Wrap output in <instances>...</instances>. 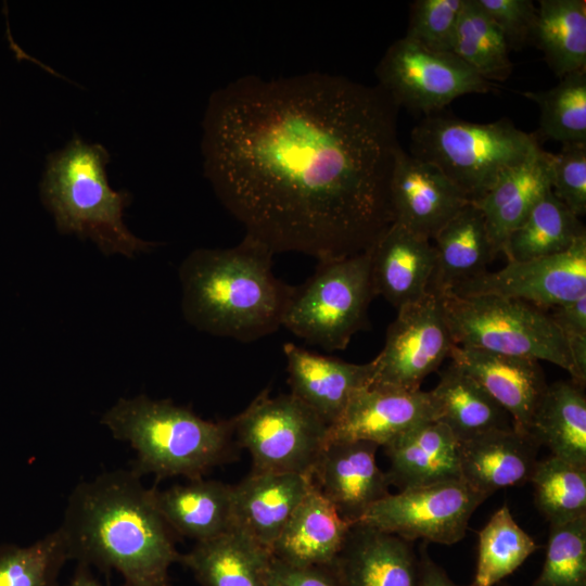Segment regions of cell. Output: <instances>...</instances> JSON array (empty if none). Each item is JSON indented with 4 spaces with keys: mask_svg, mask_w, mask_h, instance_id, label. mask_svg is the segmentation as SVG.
Returning <instances> with one entry per match:
<instances>
[{
    "mask_svg": "<svg viewBox=\"0 0 586 586\" xmlns=\"http://www.w3.org/2000/svg\"><path fill=\"white\" fill-rule=\"evenodd\" d=\"M549 183L552 194L575 216L586 214V143L562 144L548 155Z\"/></svg>",
    "mask_w": 586,
    "mask_h": 586,
    "instance_id": "obj_40",
    "label": "cell"
},
{
    "mask_svg": "<svg viewBox=\"0 0 586 586\" xmlns=\"http://www.w3.org/2000/svg\"><path fill=\"white\" fill-rule=\"evenodd\" d=\"M69 559L60 527L26 547L2 545L0 586H59L60 570Z\"/></svg>",
    "mask_w": 586,
    "mask_h": 586,
    "instance_id": "obj_37",
    "label": "cell"
},
{
    "mask_svg": "<svg viewBox=\"0 0 586 586\" xmlns=\"http://www.w3.org/2000/svg\"><path fill=\"white\" fill-rule=\"evenodd\" d=\"M233 420V433L247 449L255 472H288L310 477L328 444L329 425L291 393H260Z\"/></svg>",
    "mask_w": 586,
    "mask_h": 586,
    "instance_id": "obj_9",
    "label": "cell"
},
{
    "mask_svg": "<svg viewBox=\"0 0 586 586\" xmlns=\"http://www.w3.org/2000/svg\"><path fill=\"white\" fill-rule=\"evenodd\" d=\"M155 505L176 535L198 542L214 538L232 525V485L191 480L165 491L154 488Z\"/></svg>",
    "mask_w": 586,
    "mask_h": 586,
    "instance_id": "obj_28",
    "label": "cell"
},
{
    "mask_svg": "<svg viewBox=\"0 0 586 586\" xmlns=\"http://www.w3.org/2000/svg\"><path fill=\"white\" fill-rule=\"evenodd\" d=\"M563 334L571 356L575 360L586 358V296L547 310Z\"/></svg>",
    "mask_w": 586,
    "mask_h": 586,
    "instance_id": "obj_43",
    "label": "cell"
},
{
    "mask_svg": "<svg viewBox=\"0 0 586 586\" xmlns=\"http://www.w3.org/2000/svg\"><path fill=\"white\" fill-rule=\"evenodd\" d=\"M411 155L441 170L470 200H481L498 178L540 149L534 133L509 119L473 123L428 115L411 131Z\"/></svg>",
    "mask_w": 586,
    "mask_h": 586,
    "instance_id": "obj_6",
    "label": "cell"
},
{
    "mask_svg": "<svg viewBox=\"0 0 586 586\" xmlns=\"http://www.w3.org/2000/svg\"><path fill=\"white\" fill-rule=\"evenodd\" d=\"M430 393L437 411L436 421L447 425L459 442L513 428L505 409L451 361L440 373L438 383Z\"/></svg>",
    "mask_w": 586,
    "mask_h": 586,
    "instance_id": "obj_29",
    "label": "cell"
},
{
    "mask_svg": "<svg viewBox=\"0 0 586 586\" xmlns=\"http://www.w3.org/2000/svg\"><path fill=\"white\" fill-rule=\"evenodd\" d=\"M270 551L231 526L180 556L202 586H266Z\"/></svg>",
    "mask_w": 586,
    "mask_h": 586,
    "instance_id": "obj_27",
    "label": "cell"
},
{
    "mask_svg": "<svg viewBox=\"0 0 586 586\" xmlns=\"http://www.w3.org/2000/svg\"><path fill=\"white\" fill-rule=\"evenodd\" d=\"M275 254L244 235L227 249H196L179 267L184 319L202 332L242 343L276 332L295 286L272 271Z\"/></svg>",
    "mask_w": 586,
    "mask_h": 586,
    "instance_id": "obj_3",
    "label": "cell"
},
{
    "mask_svg": "<svg viewBox=\"0 0 586 586\" xmlns=\"http://www.w3.org/2000/svg\"><path fill=\"white\" fill-rule=\"evenodd\" d=\"M455 345L549 361L574 375L568 343L547 311L494 295H436Z\"/></svg>",
    "mask_w": 586,
    "mask_h": 586,
    "instance_id": "obj_7",
    "label": "cell"
},
{
    "mask_svg": "<svg viewBox=\"0 0 586 586\" xmlns=\"http://www.w3.org/2000/svg\"><path fill=\"white\" fill-rule=\"evenodd\" d=\"M307 475L255 472L232 486V522L267 550L311 489Z\"/></svg>",
    "mask_w": 586,
    "mask_h": 586,
    "instance_id": "obj_22",
    "label": "cell"
},
{
    "mask_svg": "<svg viewBox=\"0 0 586 586\" xmlns=\"http://www.w3.org/2000/svg\"><path fill=\"white\" fill-rule=\"evenodd\" d=\"M446 293L512 298L545 311L576 301L586 296V237L559 254L509 260L504 268L485 271Z\"/></svg>",
    "mask_w": 586,
    "mask_h": 586,
    "instance_id": "obj_13",
    "label": "cell"
},
{
    "mask_svg": "<svg viewBox=\"0 0 586 586\" xmlns=\"http://www.w3.org/2000/svg\"><path fill=\"white\" fill-rule=\"evenodd\" d=\"M460 442L440 421L419 425L384 446L390 485L399 489L461 480Z\"/></svg>",
    "mask_w": 586,
    "mask_h": 586,
    "instance_id": "obj_23",
    "label": "cell"
},
{
    "mask_svg": "<svg viewBox=\"0 0 586 586\" xmlns=\"http://www.w3.org/2000/svg\"><path fill=\"white\" fill-rule=\"evenodd\" d=\"M398 110L379 86L344 76L240 77L208 100L205 177L273 254L367 252L393 222Z\"/></svg>",
    "mask_w": 586,
    "mask_h": 586,
    "instance_id": "obj_1",
    "label": "cell"
},
{
    "mask_svg": "<svg viewBox=\"0 0 586 586\" xmlns=\"http://www.w3.org/2000/svg\"><path fill=\"white\" fill-rule=\"evenodd\" d=\"M496 586H508V585H504V584L499 583Z\"/></svg>",
    "mask_w": 586,
    "mask_h": 586,
    "instance_id": "obj_46",
    "label": "cell"
},
{
    "mask_svg": "<svg viewBox=\"0 0 586 586\" xmlns=\"http://www.w3.org/2000/svg\"><path fill=\"white\" fill-rule=\"evenodd\" d=\"M530 482L535 505L549 524L586 515V468L550 455L537 461Z\"/></svg>",
    "mask_w": 586,
    "mask_h": 586,
    "instance_id": "obj_36",
    "label": "cell"
},
{
    "mask_svg": "<svg viewBox=\"0 0 586 586\" xmlns=\"http://www.w3.org/2000/svg\"><path fill=\"white\" fill-rule=\"evenodd\" d=\"M530 434L551 455L586 468V396L572 380L547 386L534 413Z\"/></svg>",
    "mask_w": 586,
    "mask_h": 586,
    "instance_id": "obj_30",
    "label": "cell"
},
{
    "mask_svg": "<svg viewBox=\"0 0 586 586\" xmlns=\"http://www.w3.org/2000/svg\"><path fill=\"white\" fill-rule=\"evenodd\" d=\"M418 562L412 542L357 522L330 566L344 586H416Z\"/></svg>",
    "mask_w": 586,
    "mask_h": 586,
    "instance_id": "obj_19",
    "label": "cell"
},
{
    "mask_svg": "<svg viewBox=\"0 0 586 586\" xmlns=\"http://www.w3.org/2000/svg\"><path fill=\"white\" fill-rule=\"evenodd\" d=\"M533 42L559 78L586 69V1L540 0Z\"/></svg>",
    "mask_w": 586,
    "mask_h": 586,
    "instance_id": "obj_32",
    "label": "cell"
},
{
    "mask_svg": "<svg viewBox=\"0 0 586 586\" xmlns=\"http://www.w3.org/2000/svg\"><path fill=\"white\" fill-rule=\"evenodd\" d=\"M390 203L393 222L431 240L470 200L435 166L399 146L391 175Z\"/></svg>",
    "mask_w": 586,
    "mask_h": 586,
    "instance_id": "obj_15",
    "label": "cell"
},
{
    "mask_svg": "<svg viewBox=\"0 0 586 586\" xmlns=\"http://www.w3.org/2000/svg\"><path fill=\"white\" fill-rule=\"evenodd\" d=\"M502 33L510 50L533 41L537 7L531 0H476Z\"/></svg>",
    "mask_w": 586,
    "mask_h": 586,
    "instance_id": "obj_41",
    "label": "cell"
},
{
    "mask_svg": "<svg viewBox=\"0 0 586 586\" xmlns=\"http://www.w3.org/2000/svg\"><path fill=\"white\" fill-rule=\"evenodd\" d=\"M109 162L102 144L73 137L48 156L39 183L40 200L60 232L89 239L106 255L133 257L155 243L136 237L125 225L130 194L110 186Z\"/></svg>",
    "mask_w": 586,
    "mask_h": 586,
    "instance_id": "obj_4",
    "label": "cell"
},
{
    "mask_svg": "<svg viewBox=\"0 0 586 586\" xmlns=\"http://www.w3.org/2000/svg\"><path fill=\"white\" fill-rule=\"evenodd\" d=\"M509 51L502 33L476 0H463L453 53L491 82L510 76Z\"/></svg>",
    "mask_w": 586,
    "mask_h": 586,
    "instance_id": "obj_34",
    "label": "cell"
},
{
    "mask_svg": "<svg viewBox=\"0 0 586 586\" xmlns=\"http://www.w3.org/2000/svg\"><path fill=\"white\" fill-rule=\"evenodd\" d=\"M351 525L313 486L286 521L270 555L295 566H330Z\"/></svg>",
    "mask_w": 586,
    "mask_h": 586,
    "instance_id": "obj_24",
    "label": "cell"
},
{
    "mask_svg": "<svg viewBox=\"0 0 586 586\" xmlns=\"http://www.w3.org/2000/svg\"><path fill=\"white\" fill-rule=\"evenodd\" d=\"M549 152L542 148L504 173L474 204L481 209L488 238L498 255L508 235L518 228L535 204L550 190Z\"/></svg>",
    "mask_w": 586,
    "mask_h": 586,
    "instance_id": "obj_26",
    "label": "cell"
},
{
    "mask_svg": "<svg viewBox=\"0 0 586 586\" xmlns=\"http://www.w3.org/2000/svg\"><path fill=\"white\" fill-rule=\"evenodd\" d=\"M374 295L396 309L418 302L429 292L435 251L429 239L392 222L369 250Z\"/></svg>",
    "mask_w": 586,
    "mask_h": 586,
    "instance_id": "obj_20",
    "label": "cell"
},
{
    "mask_svg": "<svg viewBox=\"0 0 586 586\" xmlns=\"http://www.w3.org/2000/svg\"><path fill=\"white\" fill-rule=\"evenodd\" d=\"M585 226L549 190L523 222L506 239L501 253L507 260H528L562 253L581 238Z\"/></svg>",
    "mask_w": 586,
    "mask_h": 586,
    "instance_id": "obj_31",
    "label": "cell"
},
{
    "mask_svg": "<svg viewBox=\"0 0 586 586\" xmlns=\"http://www.w3.org/2000/svg\"><path fill=\"white\" fill-rule=\"evenodd\" d=\"M266 586H344L331 566H295L271 557Z\"/></svg>",
    "mask_w": 586,
    "mask_h": 586,
    "instance_id": "obj_42",
    "label": "cell"
},
{
    "mask_svg": "<svg viewBox=\"0 0 586 586\" xmlns=\"http://www.w3.org/2000/svg\"><path fill=\"white\" fill-rule=\"evenodd\" d=\"M59 527L71 559L116 570L124 586H170L169 568L181 556L176 534L155 505L154 488L131 469L79 483Z\"/></svg>",
    "mask_w": 586,
    "mask_h": 586,
    "instance_id": "obj_2",
    "label": "cell"
},
{
    "mask_svg": "<svg viewBox=\"0 0 586 586\" xmlns=\"http://www.w3.org/2000/svg\"><path fill=\"white\" fill-rule=\"evenodd\" d=\"M539 546L514 521L505 504L479 532L476 570L471 586H496Z\"/></svg>",
    "mask_w": 586,
    "mask_h": 586,
    "instance_id": "obj_33",
    "label": "cell"
},
{
    "mask_svg": "<svg viewBox=\"0 0 586 586\" xmlns=\"http://www.w3.org/2000/svg\"><path fill=\"white\" fill-rule=\"evenodd\" d=\"M454 345L440 300L428 293L397 309L387 328L384 347L371 360L370 385L420 390L423 380L449 358Z\"/></svg>",
    "mask_w": 586,
    "mask_h": 586,
    "instance_id": "obj_12",
    "label": "cell"
},
{
    "mask_svg": "<svg viewBox=\"0 0 586 586\" xmlns=\"http://www.w3.org/2000/svg\"><path fill=\"white\" fill-rule=\"evenodd\" d=\"M449 358L509 415L514 430L530 434L548 386L539 361L454 345Z\"/></svg>",
    "mask_w": 586,
    "mask_h": 586,
    "instance_id": "obj_17",
    "label": "cell"
},
{
    "mask_svg": "<svg viewBox=\"0 0 586 586\" xmlns=\"http://www.w3.org/2000/svg\"><path fill=\"white\" fill-rule=\"evenodd\" d=\"M67 586H103L89 572L88 565L79 563L76 573Z\"/></svg>",
    "mask_w": 586,
    "mask_h": 586,
    "instance_id": "obj_45",
    "label": "cell"
},
{
    "mask_svg": "<svg viewBox=\"0 0 586 586\" xmlns=\"http://www.w3.org/2000/svg\"><path fill=\"white\" fill-rule=\"evenodd\" d=\"M100 422L136 450L131 470L157 480L202 479L228 457L233 434V420H204L188 407L145 395L119 398Z\"/></svg>",
    "mask_w": 586,
    "mask_h": 586,
    "instance_id": "obj_5",
    "label": "cell"
},
{
    "mask_svg": "<svg viewBox=\"0 0 586 586\" xmlns=\"http://www.w3.org/2000/svg\"><path fill=\"white\" fill-rule=\"evenodd\" d=\"M485 499L462 480H450L388 494L359 522L409 542L453 545L464 537L472 513Z\"/></svg>",
    "mask_w": 586,
    "mask_h": 586,
    "instance_id": "obj_11",
    "label": "cell"
},
{
    "mask_svg": "<svg viewBox=\"0 0 586 586\" xmlns=\"http://www.w3.org/2000/svg\"><path fill=\"white\" fill-rule=\"evenodd\" d=\"M538 442L513 428L460 442V477L487 498L496 491L530 482L538 461Z\"/></svg>",
    "mask_w": 586,
    "mask_h": 586,
    "instance_id": "obj_21",
    "label": "cell"
},
{
    "mask_svg": "<svg viewBox=\"0 0 586 586\" xmlns=\"http://www.w3.org/2000/svg\"><path fill=\"white\" fill-rule=\"evenodd\" d=\"M521 94L539 109V137L586 143V69L565 75L550 89Z\"/></svg>",
    "mask_w": 586,
    "mask_h": 586,
    "instance_id": "obj_35",
    "label": "cell"
},
{
    "mask_svg": "<svg viewBox=\"0 0 586 586\" xmlns=\"http://www.w3.org/2000/svg\"><path fill=\"white\" fill-rule=\"evenodd\" d=\"M433 240L435 264L428 292L435 295L484 273L497 257L484 216L472 202L448 220Z\"/></svg>",
    "mask_w": 586,
    "mask_h": 586,
    "instance_id": "obj_25",
    "label": "cell"
},
{
    "mask_svg": "<svg viewBox=\"0 0 586 586\" xmlns=\"http://www.w3.org/2000/svg\"><path fill=\"white\" fill-rule=\"evenodd\" d=\"M291 394L316 412L329 428L351 398L370 385L372 364H353L313 353L293 343L283 345Z\"/></svg>",
    "mask_w": 586,
    "mask_h": 586,
    "instance_id": "obj_18",
    "label": "cell"
},
{
    "mask_svg": "<svg viewBox=\"0 0 586 586\" xmlns=\"http://www.w3.org/2000/svg\"><path fill=\"white\" fill-rule=\"evenodd\" d=\"M533 586H586V515L550 523L544 565Z\"/></svg>",
    "mask_w": 586,
    "mask_h": 586,
    "instance_id": "obj_38",
    "label": "cell"
},
{
    "mask_svg": "<svg viewBox=\"0 0 586 586\" xmlns=\"http://www.w3.org/2000/svg\"><path fill=\"white\" fill-rule=\"evenodd\" d=\"M436 419L430 391L368 385L351 398L340 418L329 428L328 443L366 441L384 447Z\"/></svg>",
    "mask_w": 586,
    "mask_h": 586,
    "instance_id": "obj_14",
    "label": "cell"
},
{
    "mask_svg": "<svg viewBox=\"0 0 586 586\" xmlns=\"http://www.w3.org/2000/svg\"><path fill=\"white\" fill-rule=\"evenodd\" d=\"M463 0H417L405 38L434 52H453Z\"/></svg>",
    "mask_w": 586,
    "mask_h": 586,
    "instance_id": "obj_39",
    "label": "cell"
},
{
    "mask_svg": "<svg viewBox=\"0 0 586 586\" xmlns=\"http://www.w3.org/2000/svg\"><path fill=\"white\" fill-rule=\"evenodd\" d=\"M379 447L366 441L329 442L311 472L313 486L351 524L390 494L386 473L375 460Z\"/></svg>",
    "mask_w": 586,
    "mask_h": 586,
    "instance_id": "obj_16",
    "label": "cell"
},
{
    "mask_svg": "<svg viewBox=\"0 0 586 586\" xmlns=\"http://www.w3.org/2000/svg\"><path fill=\"white\" fill-rule=\"evenodd\" d=\"M378 85L399 109L432 115L456 98L487 93L493 85L453 52H434L405 37L380 60Z\"/></svg>",
    "mask_w": 586,
    "mask_h": 586,
    "instance_id": "obj_10",
    "label": "cell"
},
{
    "mask_svg": "<svg viewBox=\"0 0 586 586\" xmlns=\"http://www.w3.org/2000/svg\"><path fill=\"white\" fill-rule=\"evenodd\" d=\"M374 296L369 251L318 262L314 275L295 286L282 327L324 351H342L368 327Z\"/></svg>",
    "mask_w": 586,
    "mask_h": 586,
    "instance_id": "obj_8",
    "label": "cell"
},
{
    "mask_svg": "<svg viewBox=\"0 0 586 586\" xmlns=\"http://www.w3.org/2000/svg\"><path fill=\"white\" fill-rule=\"evenodd\" d=\"M419 553L416 586H458L441 566L432 561L424 545L421 546Z\"/></svg>",
    "mask_w": 586,
    "mask_h": 586,
    "instance_id": "obj_44",
    "label": "cell"
}]
</instances>
